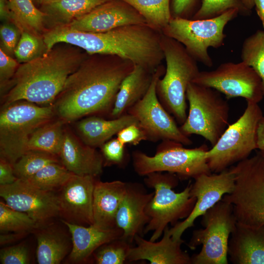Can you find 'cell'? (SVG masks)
<instances>
[{
	"label": "cell",
	"mask_w": 264,
	"mask_h": 264,
	"mask_svg": "<svg viewBox=\"0 0 264 264\" xmlns=\"http://www.w3.org/2000/svg\"><path fill=\"white\" fill-rule=\"evenodd\" d=\"M160 43L166 67L156 84L157 95L167 111L182 125L187 116V89L199 70L197 62L179 42L162 33Z\"/></svg>",
	"instance_id": "obj_5"
},
{
	"label": "cell",
	"mask_w": 264,
	"mask_h": 264,
	"mask_svg": "<svg viewBox=\"0 0 264 264\" xmlns=\"http://www.w3.org/2000/svg\"><path fill=\"white\" fill-rule=\"evenodd\" d=\"M19 29L8 24L0 26V35L3 48L8 54L14 53L20 40Z\"/></svg>",
	"instance_id": "obj_44"
},
{
	"label": "cell",
	"mask_w": 264,
	"mask_h": 264,
	"mask_svg": "<svg viewBox=\"0 0 264 264\" xmlns=\"http://www.w3.org/2000/svg\"><path fill=\"white\" fill-rule=\"evenodd\" d=\"M135 64L117 55L89 54L67 78L53 103L65 122L110 111L123 80Z\"/></svg>",
	"instance_id": "obj_1"
},
{
	"label": "cell",
	"mask_w": 264,
	"mask_h": 264,
	"mask_svg": "<svg viewBox=\"0 0 264 264\" xmlns=\"http://www.w3.org/2000/svg\"><path fill=\"white\" fill-rule=\"evenodd\" d=\"M58 155L38 150H28L14 164L16 176L26 179L46 165L51 163H59Z\"/></svg>",
	"instance_id": "obj_34"
},
{
	"label": "cell",
	"mask_w": 264,
	"mask_h": 264,
	"mask_svg": "<svg viewBox=\"0 0 264 264\" xmlns=\"http://www.w3.org/2000/svg\"><path fill=\"white\" fill-rule=\"evenodd\" d=\"M73 175L62 164L51 163L24 180L41 190L53 192L60 189Z\"/></svg>",
	"instance_id": "obj_33"
},
{
	"label": "cell",
	"mask_w": 264,
	"mask_h": 264,
	"mask_svg": "<svg viewBox=\"0 0 264 264\" xmlns=\"http://www.w3.org/2000/svg\"><path fill=\"white\" fill-rule=\"evenodd\" d=\"M28 232H14L12 234H1L0 235V245L9 244L15 242L21 239L26 235Z\"/></svg>",
	"instance_id": "obj_47"
},
{
	"label": "cell",
	"mask_w": 264,
	"mask_h": 264,
	"mask_svg": "<svg viewBox=\"0 0 264 264\" xmlns=\"http://www.w3.org/2000/svg\"><path fill=\"white\" fill-rule=\"evenodd\" d=\"M12 19L21 29L36 35L44 31L46 14L38 9L32 0H8Z\"/></svg>",
	"instance_id": "obj_30"
},
{
	"label": "cell",
	"mask_w": 264,
	"mask_h": 264,
	"mask_svg": "<svg viewBox=\"0 0 264 264\" xmlns=\"http://www.w3.org/2000/svg\"><path fill=\"white\" fill-rule=\"evenodd\" d=\"M55 0H44L43 3L47 2H50V1H55Z\"/></svg>",
	"instance_id": "obj_52"
},
{
	"label": "cell",
	"mask_w": 264,
	"mask_h": 264,
	"mask_svg": "<svg viewBox=\"0 0 264 264\" xmlns=\"http://www.w3.org/2000/svg\"><path fill=\"white\" fill-rule=\"evenodd\" d=\"M127 183L95 181L93 198V225L104 229L116 227L115 217L125 194Z\"/></svg>",
	"instance_id": "obj_24"
},
{
	"label": "cell",
	"mask_w": 264,
	"mask_h": 264,
	"mask_svg": "<svg viewBox=\"0 0 264 264\" xmlns=\"http://www.w3.org/2000/svg\"><path fill=\"white\" fill-rule=\"evenodd\" d=\"M244 7L249 11L255 6L254 0H242Z\"/></svg>",
	"instance_id": "obj_50"
},
{
	"label": "cell",
	"mask_w": 264,
	"mask_h": 264,
	"mask_svg": "<svg viewBox=\"0 0 264 264\" xmlns=\"http://www.w3.org/2000/svg\"><path fill=\"white\" fill-rule=\"evenodd\" d=\"M37 261L39 264H60L70 249L65 234L55 227H48L37 234Z\"/></svg>",
	"instance_id": "obj_27"
},
{
	"label": "cell",
	"mask_w": 264,
	"mask_h": 264,
	"mask_svg": "<svg viewBox=\"0 0 264 264\" xmlns=\"http://www.w3.org/2000/svg\"><path fill=\"white\" fill-rule=\"evenodd\" d=\"M16 176L13 165L4 158L0 159V185L13 183L18 179Z\"/></svg>",
	"instance_id": "obj_45"
},
{
	"label": "cell",
	"mask_w": 264,
	"mask_h": 264,
	"mask_svg": "<svg viewBox=\"0 0 264 264\" xmlns=\"http://www.w3.org/2000/svg\"><path fill=\"white\" fill-rule=\"evenodd\" d=\"M233 9H237L239 14L242 15L250 14V11L244 7L242 0H203L199 9L192 19L215 18Z\"/></svg>",
	"instance_id": "obj_37"
},
{
	"label": "cell",
	"mask_w": 264,
	"mask_h": 264,
	"mask_svg": "<svg viewBox=\"0 0 264 264\" xmlns=\"http://www.w3.org/2000/svg\"><path fill=\"white\" fill-rule=\"evenodd\" d=\"M134 124L138 125L135 118L126 113L111 120L95 116L88 117L77 122L76 129L81 140L95 148L101 147L123 128Z\"/></svg>",
	"instance_id": "obj_25"
},
{
	"label": "cell",
	"mask_w": 264,
	"mask_h": 264,
	"mask_svg": "<svg viewBox=\"0 0 264 264\" xmlns=\"http://www.w3.org/2000/svg\"><path fill=\"white\" fill-rule=\"evenodd\" d=\"M41 49V42L37 35L22 30L14 51L18 61L24 63L37 57Z\"/></svg>",
	"instance_id": "obj_38"
},
{
	"label": "cell",
	"mask_w": 264,
	"mask_h": 264,
	"mask_svg": "<svg viewBox=\"0 0 264 264\" xmlns=\"http://www.w3.org/2000/svg\"><path fill=\"white\" fill-rule=\"evenodd\" d=\"M100 147L104 166L116 165L122 168L127 164L128 155L125 151V145L117 138L108 140Z\"/></svg>",
	"instance_id": "obj_39"
},
{
	"label": "cell",
	"mask_w": 264,
	"mask_h": 264,
	"mask_svg": "<svg viewBox=\"0 0 264 264\" xmlns=\"http://www.w3.org/2000/svg\"><path fill=\"white\" fill-rule=\"evenodd\" d=\"M20 64L3 49H0V82L1 89L13 79Z\"/></svg>",
	"instance_id": "obj_42"
},
{
	"label": "cell",
	"mask_w": 264,
	"mask_h": 264,
	"mask_svg": "<svg viewBox=\"0 0 264 264\" xmlns=\"http://www.w3.org/2000/svg\"><path fill=\"white\" fill-rule=\"evenodd\" d=\"M189 112L179 127L187 136L197 134L216 144L228 125L229 107L221 93L211 88L189 83L186 91Z\"/></svg>",
	"instance_id": "obj_10"
},
{
	"label": "cell",
	"mask_w": 264,
	"mask_h": 264,
	"mask_svg": "<svg viewBox=\"0 0 264 264\" xmlns=\"http://www.w3.org/2000/svg\"><path fill=\"white\" fill-rule=\"evenodd\" d=\"M194 179L190 192L196 198L195 206L187 218L169 228L174 239H181L184 231L194 226L198 217L221 200L224 195L232 192L235 183V174L231 168L218 173L202 174Z\"/></svg>",
	"instance_id": "obj_16"
},
{
	"label": "cell",
	"mask_w": 264,
	"mask_h": 264,
	"mask_svg": "<svg viewBox=\"0 0 264 264\" xmlns=\"http://www.w3.org/2000/svg\"><path fill=\"white\" fill-rule=\"evenodd\" d=\"M0 18L2 20L12 18V13L8 0H0Z\"/></svg>",
	"instance_id": "obj_48"
},
{
	"label": "cell",
	"mask_w": 264,
	"mask_h": 264,
	"mask_svg": "<svg viewBox=\"0 0 264 264\" xmlns=\"http://www.w3.org/2000/svg\"><path fill=\"white\" fill-rule=\"evenodd\" d=\"M164 65H159L153 73L150 88L145 96L131 107L127 113L136 119L138 125L145 132L148 140H170L190 145L192 141L184 134L174 118L160 102L156 93L158 80L165 72Z\"/></svg>",
	"instance_id": "obj_13"
},
{
	"label": "cell",
	"mask_w": 264,
	"mask_h": 264,
	"mask_svg": "<svg viewBox=\"0 0 264 264\" xmlns=\"http://www.w3.org/2000/svg\"><path fill=\"white\" fill-rule=\"evenodd\" d=\"M132 244L122 238L107 242L93 254L97 264H123L127 262Z\"/></svg>",
	"instance_id": "obj_36"
},
{
	"label": "cell",
	"mask_w": 264,
	"mask_h": 264,
	"mask_svg": "<svg viewBox=\"0 0 264 264\" xmlns=\"http://www.w3.org/2000/svg\"><path fill=\"white\" fill-rule=\"evenodd\" d=\"M235 176L232 192L221 200L230 203L238 223L264 225V157L258 152L231 167Z\"/></svg>",
	"instance_id": "obj_7"
},
{
	"label": "cell",
	"mask_w": 264,
	"mask_h": 264,
	"mask_svg": "<svg viewBox=\"0 0 264 264\" xmlns=\"http://www.w3.org/2000/svg\"><path fill=\"white\" fill-rule=\"evenodd\" d=\"M58 156L62 164L74 175L96 177L102 173L104 160L102 154L67 129L65 130Z\"/></svg>",
	"instance_id": "obj_21"
},
{
	"label": "cell",
	"mask_w": 264,
	"mask_h": 264,
	"mask_svg": "<svg viewBox=\"0 0 264 264\" xmlns=\"http://www.w3.org/2000/svg\"><path fill=\"white\" fill-rule=\"evenodd\" d=\"M233 264H264V225L251 227L237 222L228 245Z\"/></svg>",
	"instance_id": "obj_22"
},
{
	"label": "cell",
	"mask_w": 264,
	"mask_h": 264,
	"mask_svg": "<svg viewBox=\"0 0 264 264\" xmlns=\"http://www.w3.org/2000/svg\"><path fill=\"white\" fill-rule=\"evenodd\" d=\"M2 264H27L30 263L27 247L23 244L4 247L0 250Z\"/></svg>",
	"instance_id": "obj_41"
},
{
	"label": "cell",
	"mask_w": 264,
	"mask_h": 264,
	"mask_svg": "<svg viewBox=\"0 0 264 264\" xmlns=\"http://www.w3.org/2000/svg\"><path fill=\"white\" fill-rule=\"evenodd\" d=\"M153 73L139 65H134L120 85L110 112L112 119L126 113L145 96L152 83Z\"/></svg>",
	"instance_id": "obj_26"
},
{
	"label": "cell",
	"mask_w": 264,
	"mask_h": 264,
	"mask_svg": "<svg viewBox=\"0 0 264 264\" xmlns=\"http://www.w3.org/2000/svg\"><path fill=\"white\" fill-rule=\"evenodd\" d=\"M183 145L174 141L163 140L153 156L134 151L132 153L134 171L140 176L156 172H170L180 179H195L201 175L212 173L206 158L209 150L206 145L193 149Z\"/></svg>",
	"instance_id": "obj_9"
},
{
	"label": "cell",
	"mask_w": 264,
	"mask_h": 264,
	"mask_svg": "<svg viewBox=\"0 0 264 264\" xmlns=\"http://www.w3.org/2000/svg\"><path fill=\"white\" fill-rule=\"evenodd\" d=\"M32 0L35 1V3L41 5L43 4L44 2V0Z\"/></svg>",
	"instance_id": "obj_51"
},
{
	"label": "cell",
	"mask_w": 264,
	"mask_h": 264,
	"mask_svg": "<svg viewBox=\"0 0 264 264\" xmlns=\"http://www.w3.org/2000/svg\"><path fill=\"white\" fill-rule=\"evenodd\" d=\"M55 113L53 105L25 100L4 104L0 113V157L13 165L27 151L31 134L52 120Z\"/></svg>",
	"instance_id": "obj_6"
},
{
	"label": "cell",
	"mask_w": 264,
	"mask_h": 264,
	"mask_svg": "<svg viewBox=\"0 0 264 264\" xmlns=\"http://www.w3.org/2000/svg\"><path fill=\"white\" fill-rule=\"evenodd\" d=\"M71 236L72 249L68 259L72 263L87 261L95 251L102 245L120 238L123 231L116 227L104 229L94 225L83 226L62 220Z\"/></svg>",
	"instance_id": "obj_23"
},
{
	"label": "cell",
	"mask_w": 264,
	"mask_h": 264,
	"mask_svg": "<svg viewBox=\"0 0 264 264\" xmlns=\"http://www.w3.org/2000/svg\"><path fill=\"white\" fill-rule=\"evenodd\" d=\"M146 23L141 15L122 0H110L87 14L64 24L79 31L103 32L130 24Z\"/></svg>",
	"instance_id": "obj_18"
},
{
	"label": "cell",
	"mask_w": 264,
	"mask_h": 264,
	"mask_svg": "<svg viewBox=\"0 0 264 264\" xmlns=\"http://www.w3.org/2000/svg\"><path fill=\"white\" fill-rule=\"evenodd\" d=\"M192 82L215 89L227 99L242 97L258 104L264 97L260 77L242 61L226 62L213 70L199 71Z\"/></svg>",
	"instance_id": "obj_14"
},
{
	"label": "cell",
	"mask_w": 264,
	"mask_h": 264,
	"mask_svg": "<svg viewBox=\"0 0 264 264\" xmlns=\"http://www.w3.org/2000/svg\"><path fill=\"white\" fill-rule=\"evenodd\" d=\"M0 196L7 205L27 214L39 226L59 215L57 195L22 179L18 178L10 184L0 185Z\"/></svg>",
	"instance_id": "obj_15"
},
{
	"label": "cell",
	"mask_w": 264,
	"mask_h": 264,
	"mask_svg": "<svg viewBox=\"0 0 264 264\" xmlns=\"http://www.w3.org/2000/svg\"><path fill=\"white\" fill-rule=\"evenodd\" d=\"M201 216L203 228L194 230L187 244L192 250L202 244L191 264H227L228 241L237 222L232 204L221 200Z\"/></svg>",
	"instance_id": "obj_12"
},
{
	"label": "cell",
	"mask_w": 264,
	"mask_h": 264,
	"mask_svg": "<svg viewBox=\"0 0 264 264\" xmlns=\"http://www.w3.org/2000/svg\"><path fill=\"white\" fill-rule=\"evenodd\" d=\"M263 111L258 103L247 102L243 114L229 125L206 153L211 172L220 173L248 157L257 149V129Z\"/></svg>",
	"instance_id": "obj_8"
},
{
	"label": "cell",
	"mask_w": 264,
	"mask_h": 264,
	"mask_svg": "<svg viewBox=\"0 0 264 264\" xmlns=\"http://www.w3.org/2000/svg\"><path fill=\"white\" fill-rule=\"evenodd\" d=\"M241 58L260 77L264 97V31L258 30L244 40Z\"/></svg>",
	"instance_id": "obj_32"
},
{
	"label": "cell",
	"mask_w": 264,
	"mask_h": 264,
	"mask_svg": "<svg viewBox=\"0 0 264 264\" xmlns=\"http://www.w3.org/2000/svg\"><path fill=\"white\" fill-rule=\"evenodd\" d=\"M109 0H57L43 3L41 10L47 14V18L59 22L57 24H66Z\"/></svg>",
	"instance_id": "obj_28"
},
{
	"label": "cell",
	"mask_w": 264,
	"mask_h": 264,
	"mask_svg": "<svg viewBox=\"0 0 264 264\" xmlns=\"http://www.w3.org/2000/svg\"><path fill=\"white\" fill-rule=\"evenodd\" d=\"M88 54L73 45L59 43L30 61L20 64L4 104L25 100L40 106L51 105L67 77Z\"/></svg>",
	"instance_id": "obj_3"
},
{
	"label": "cell",
	"mask_w": 264,
	"mask_h": 264,
	"mask_svg": "<svg viewBox=\"0 0 264 264\" xmlns=\"http://www.w3.org/2000/svg\"><path fill=\"white\" fill-rule=\"evenodd\" d=\"M239 14L237 9H233L211 19L172 18L161 32L181 44L197 62L210 67L213 62L208 48H217L224 44V29Z\"/></svg>",
	"instance_id": "obj_11"
},
{
	"label": "cell",
	"mask_w": 264,
	"mask_h": 264,
	"mask_svg": "<svg viewBox=\"0 0 264 264\" xmlns=\"http://www.w3.org/2000/svg\"><path fill=\"white\" fill-rule=\"evenodd\" d=\"M38 226L36 222L26 213L13 209L2 201L0 202V231L29 232Z\"/></svg>",
	"instance_id": "obj_35"
},
{
	"label": "cell",
	"mask_w": 264,
	"mask_h": 264,
	"mask_svg": "<svg viewBox=\"0 0 264 264\" xmlns=\"http://www.w3.org/2000/svg\"><path fill=\"white\" fill-rule=\"evenodd\" d=\"M143 237L137 235L134 237L136 246L131 248L127 262L147 260L151 264H192L191 257L181 248L184 241L173 239L168 226L159 242L147 240Z\"/></svg>",
	"instance_id": "obj_20"
},
{
	"label": "cell",
	"mask_w": 264,
	"mask_h": 264,
	"mask_svg": "<svg viewBox=\"0 0 264 264\" xmlns=\"http://www.w3.org/2000/svg\"><path fill=\"white\" fill-rule=\"evenodd\" d=\"M161 35L146 23L127 25L103 32L79 31L61 25L52 30L50 37L54 44H69L89 54L117 55L153 73L164 60Z\"/></svg>",
	"instance_id": "obj_2"
},
{
	"label": "cell",
	"mask_w": 264,
	"mask_h": 264,
	"mask_svg": "<svg viewBox=\"0 0 264 264\" xmlns=\"http://www.w3.org/2000/svg\"><path fill=\"white\" fill-rule=\"evenodd\" d=\"M154 195L147 193L137 183H127L125 194L115 217L116 227L123 231L122 239L132 244L137 235L144 236V230L149 221L146 208Z\"/></svg>",
	"instance_id": "obj_19"
},
{
	"label": "cell",
	"mask_w": 264,
	"mask_h": 264,
	"mask_svg": "<svg viewBox=\"0 0 264 264\" xmlns=\"http://www.w3.org/2000/svg\"><path fill=\"white\" fill-rule=\"evenodd\" d=\"M123 144L136 145L143 140H148L145 132L137 124H132L122 129L116 134Z\"/></svg>",
	"instance_id": "obj_43"
},
{
	"label": "cell",
	"mask_w": 264,
	"mask_h": 264,
	"mask_svg": "<svg viewBox=\"0 0 264 264\" xmlns=\"http://www.w3.org/2000/svg\"><path fill=\"white\" fill-rule=\"evenodd\" d=\"M96 177L73 174L57 195L62 220L83 226L94 224L93 190Z\"/></svg>",
	"instance_id": "obj_17"
},
{
	"label": "cell",
	"mask_w": 264,
	"mask_h": 264,
	"mask_svg": "<svg viewBox=\"0 0 264 264\" xmlns=\"http://www.w3.org/2000/svg\"><path fill=\"white\" fill-rule=\"evenodd\" d=\"M132 6L151 27L161 32L172 19L171 0H122Z\"/></svg>",
	"instance_id": "obj_31"
},
{
	"label": "cell",
	"mask_w": 264,
	"mask_h": 264,
	"mask_svg": "<svg viewBox=\"0 0 264 264\" xmlns=\"http://www.w3.org/2000/svg\"><path fill=\"white\" fill-rule=\"evenodd\" d=\"M65 123L59 118L39 127L30 136L27 151H41L58 156L64 140Z\"/></svg>",
	"instance_id": "obj_29"
},
{
	"label": "cell",
	"mask_w": 264,
	"mask_h": 264,
	"mask_svg": "<svg viewBox=\"0 0 264 264\" xmlns=\"http://www.w3.org/2000/svg\"><path fill=\"white\" fill-rule=\"evenodd\" d=\"M203 0H171L172 18L192 19L199 9Z\"/></svg>",
	"instance_id": "obj_40"
},
{
	"label": "cell",
	"mask_w": 264,
	"mask_h": 264,
	"mask_svg": "<svg viewBox=\"0 0 264 264\" xmlns=\"http://www.w3.org/2000/svg\"><path fill=\"white\" fill-rule=\"evenodd\" d=\"M257 149L264 157V116L260 119L258 129L257 137Z\"/></svg>",
	"instance_id": "obj_46"
},
{
	"label": "cell",
	"mask_w": 264,
	"mask_h": 264,
	"mask_svg": "<svg viewBox=\"0 0 264 264\" xmlns=\"http://www.w3.org/2000/svg\"><path fill=\"white\" fill-rule=\"evenodd\" d=\"M179 179L176 174L170 172H153L145 176V185L154 190L146 208L149 221L144 230V235L153 232L151 241L159 239L169 224L174 226L179 220L187 218L195 206L196 198L190 192L191 181L181 192L173 190Z\"/></svg>",
	"instance_id": "obj_4"
},
{
	"label": "cell",
	"mask_w": 264,
	"mask_h": 264,
	"mask_svg": "<svg viewBox=\"0 0 264 264\" xmlns=\"http://www.w3.org/2000/svg\"><path fill=\"white\" fill-rule=\"evenodd\" d=\"M257 13L264 28V0H254Z\"/></svg>",
	"instance_id": "obj_49"
}]
</instances>
